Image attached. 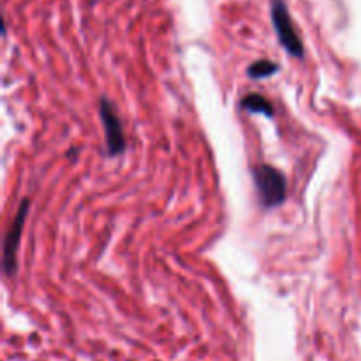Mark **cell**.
<instances>
[{"mask_svg":"<svg viewBox=\"0 0 361 361\" xmlns=\"http://www.w3.org/2000/svg\"><path fill=\"white\" fill-rule=\"evenodd\" d=\"M279 63L271 62V60H257V62L250 63L249 69H247V76L254 78V80H263V78L274 76V74L279 73Z\"/></svg>","mask_w":361,"mask_h":361,"instance_id":"8992f818","label":"cell"},{"mask_svg":"<svg viewBox=\"0 0 361 361\" xmlns=\"http://www.w3.org/2000/svg\"><path fill=\"white\" fill-rule=\"evenodd\" d=\"M99 116H101L102 127H104L108 155L113 157V155L123 154L127 148V143L126 134H123L122 120H120L113 102L108 101L106 97H102L101 102H99Z\"/></svg>","mask_w":361,"mask_h":361,"instance_id":"277c9868","label":"cell"},{"mask_svg":"<svg viewBox=\"0 0 361 361\" xmlns=\"http://www.w3.org/2000/svg\"><path fill=\"white\" fill-rule=\"evenodd\" d=\"M240 108L249 113H261V115L270 116V118L274 116V104L261 94H247L240 101Z\"/></svg>","mask_w":361,"mask_h":361,"instance_id":"5b68a950","label":"cell"},{"mask_svg":"<svg viewBox=\"0 0 361 361\" xmlns=\"http://www.w3.org/2000/svg\"><path fill=\"white\" fill-rule=\"evenodd\" d=\"M252 176L263 208L271 210L284 203L286 194H288V183H286L284 175L277 168L261 164L252 169Z\"/></svg>","mask_w":361,"mask_h":361,"instance_id":"6da1fadb","label":"cell"},{"mask_svg":"<svg viewBox=\"0 0 361 361\" xmlns=\"http://www.w3.org/2000/svg\"><path fill=\"white\" fill-rule=\"evenodd\" d=\"M270 16L275 28V34H277L279 42L282 44V48H284L289 55L302 59L303 53H305V48H303L302 39H300L298 32H296L295 23H293V18L291 14H289L286 0H271Z\"/></svg>","mask_w":361,"mask_h":361,"instance_id":"7a4b0ae2","label":"cell"},{"mask_svg":"<svg viewBox=\"0 0 361 361\" xmlns=\"http://www.w3.org/2000/svg\"><path fill=\"white\" fill-rule=\"evenodd\" d=\"M28 208H30V200L25 197L21 201L20 208H18V214L14 217L13 224H11L9 231H7L6 240H4V254H2V267H4V274L7 277H13L16 274V256H18V249H20V242H21V233H23L25 228V219L28 215Z\"/></svg>","mask_w":361,"mask_h":361,"instance_id":"3957f363","label":"cell"}]
</instances>
